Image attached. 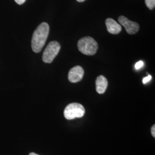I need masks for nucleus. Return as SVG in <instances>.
Masks as SVG:
<instances>
[{
	"label": "nucleus",
	"instance_id": "obj_1",
	"mask_svg": "<svg viewBox=\"0 0 155 155\" xmlns=\"http://www.w3.org/2000/svg\"><path fill=\"white\" fill-rule=\"evenodd\" d=\"M50 32V27L46 22L40 24L36 29L31 41L32 49L36 53L40 52L45 46Z\"/></svg>",
	"mask_w": 155,
	"mask_h": 155
},
{
	"label": "nucleus",
	"instance_id": "obj_2",
	"mask_svg": "<svg viewBox=\"0 0 155 155\" xmlns=\"http://www.w3.org/2000/svg\"><path fill=\"white\" fill-rule=\"evenodd\" d=\"M78 50L86 55H94L98 50V45L93 38L87 36L80 39L78 43Z\"/></svg>",
	"mask_w": 155,
	"mask_h": 155
},
{
	"label": "nucleus",
	"instance_id": "obj_3",
	"mask_svg": "<svg viewBox=\"0 0 155 155\" xmlns=\"http://www.w3.org/2000/svg\"><path fill=\"white\" fill-rule=\"evenodd\" d=\"M85 109L83 105L78 103H72L67 106L64 111V116L67 120H71L81 118L84 115Z\"/></svg>",
	"mask_w": 155,
	"mask_h": 155
},
{
	"label": "nucleus",
	"instance_id": "obj_4",
	"mask_svg": "<svg viewBox=\"0 0 155 155\" xmlns=\"http://www.w3.org/2000/svg\"><path fill=\"white\" fill-rule=\"evenodd\" d=\"M61 50V45L56 41L50 42L43 54V61L46 63H52Z\"/></svg>",
	"mask_w": 155,
	"mask_h": 155
},
{
	"label": "nucleus",
	"instance_id": "obj_5",
	"mask_svg": "<svg viewBox=\"0 0 155 155\" xmlns=\"http://www.w3.org/2000/svg\"><path fill=\"white\" fill-rule=\"evenodd\" d=\"M118 22H120V25L124 26L127 33L130 35H133L137 33L139 31V25L136 22H133L127 17L123 16H121L118 18Z\"/></svg>",
	"mask_w": 155,
	"mask_h": 155
},
{
	"label": "nucleus",
	"instance_id": "obj_6",
	"mask_svg": "<svg viewBox=\"0 0 155 155\" xmlns=\"http://www.w3.org/2000/svg\"><path fill=\"white\" fill-rule=\"evenodd\" d=\"M84 70L80 66H77L72 68L68 72V80L71 83L80 82L83 79Z\"/></svg>",
	"mask_w": 155,
	"mask_h": 155
},
{
	"label": "nucleus",
	"instance_id": "obj_7",
	"mask_svg": "<svg viewBox=\"0 0 155 155\" xmlns=\"http://www.w3.org/2000/svg\"><path fill=\"white\" fill-rule=\"evenodd\" d=\"M106 25L107 31L110 33L117 35L122 31L121 25L114 20L109 18L106 20Z\"/></svg>",
	"mask_w": 155,
	"mask_h": 155
},
{
	"label": "nucleus",
	"instance_id": "obj_8",
	"mask_svg": "<svg viewBox=\"0 0 155 155\" xmlns=\"http://www.w3.org/2000/svg\"><path fill=\"white\" fill-rule=\"evenodd\" d=\"M95 85L97 92L100 94H104L107 87V80L104 76L100 75L96 79Z\"/></svg>",
	"mask_w": 155,
	"mask_h": 155
},
{
	"label": "nucleus",
	"instance_id": "obj_9",
	"mask_svg": "<svg viewBox=\"0 0 155 155\" xmlns=\"http://www.w3.org/2000/svg\"><path fill=\"white\" fill-rule=\"evenodd\" d=\"M145 4L150 10H152L155 8V0H145Z\"/></svg>",
	"mask_w": 155,
	"mask_h": 155
},
{
	"label": "nucleus",
	"instance_id": "obj_10",
	"mask_svg": "<svg viewBox=\"0 0 155 155\" xmlns=\"http://www.w3.org/2000/svg\"><path fill=\"white\" fill-rule=\"evenodd\" d=\"M144 65V62L143 61H137V62L136 63V64H135V66H134V67H135V69H136V70H138L139 69H140Z\"/></svg>",
	"mask_w": 155,
	"mask_h": 155
},
{
	"label": "nucleus",
	"instance_id": "obj_11",
	"mask_svg": "<svg viewBox=\"0 0 155 155\" xmlns=\"http://www.w3.org/2000/svg\"><path fill=\"white\" fill-rule=\"evenodd\" d=\"M151 79H152V76L149 75L147 77L144 78V79H143V83L144 84H146V83H148V82H150V81L151 80Z\"/></svg>",
	"mask_w": 155,
	"mask_h": 155
},
{
	"label": "nucleus",
	"instance_id": "obj_12",
	"mask_svg": "<svg viewBox=\"0 0 155 155\" xmlns=\"http://www.w3.org/2000/svg\"><path fill=\"white\" fill-rule=\"evenodd\" d=\"M151 133L153 137H155V125H153L151 128Z\"/></svg>",
	"mask_w": 155,
	"mask_h": 155
},
{
	"label": "nucleus",
	"instance_id": "obj_13",
	"mask_svg": "<svg viewBox=\"0 0 155 155\" xmlns=\"http://www.w3.org/2000/svg\"><path fill=\"white\" fill-rule=\"evenodd\" d=\"M25 1L26 0H15L17 4H18L19 5H21L22 4H24L25 2Z\"/></svg>",
	"mask_w": 155,
	"mask_h": 155
},
{
	"label": "nucleus",
	"instance_id": "obj_14",
	"mask_svg": "<svg viewBox=\"0 0 155 155\" xmlns=\"http://www.w3.org/2000/svg\"><path fill=\"white\" fill-rule=\"evenodd\" d=\"M29 155H38V154H36V153H34V152H32V153H29Z\"/></svg>",
	"mask_w": 155,
	"mask_h": 155
},
{
	"label": "nucleus",
	"instance_id": "obj_15",
	"mask_svg": "<svg viewBox=\"0 0 155 155\" xmlns=\"http://www.w3.org/2000/svg\"><path fill=\"white\" fill-rule=\"evenodd\" d=\"M78 2H83V1H84L85 0H77Z\"/></svg>",
	"mask_w": 155,
	"mask_h": 155
}]
</instances>
